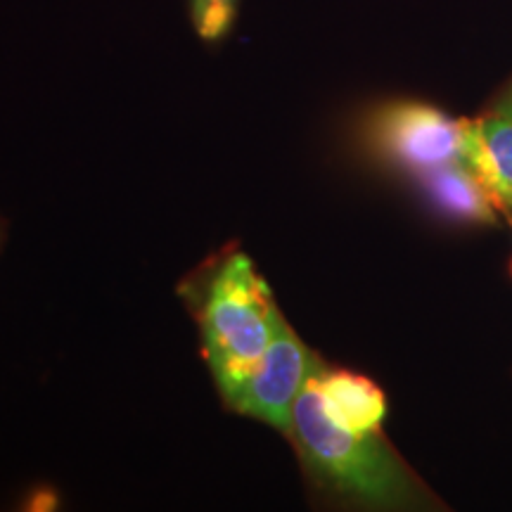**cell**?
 Listing matches in <instances>:
<instances>
[{"label": "cell", "instance_id": "cell-1", "mask_svg": "<svg viewBox=\"0 0 512 512\" xmlns=\"http://www.w3.org/2000/svg\"><path fill=\"white\" fill-rule=\"evenodd\" d=\"M294 403L290 437L320 489L368 510H434L437 498L403 463L382 432L356 434L332 422L320 403L316 370Z\"/></svg>", "mask_w": 512, "mask_h": 512}, {"label": "cell", "instance_id": "cell-2", "mask_svg": "<svg viewBox=\"0 0 512 512\" xmlns=\"http://www.w3.org/2000/svg\"><path fill=\"white\" fill-rule=\"evenodd\" d=\"M190 297L200 323L202 356L226 401L252 373L285 318L245 252L216 259Z\"/></svg>", "mask_w": 512, "mask_h": 512}, {"label": "cell", "instance_id": "cell-3", "mask_svg": "<svg viewBox=\"0 0 512 512\" xmlns=\"http://www.w3.org/2000/svg\"><path fill=\"white\" fill-rule=\"evenodd\" d=\"M368 138L377 155L413 176L463 162V119L430 102H387L370 117Z\"/></svg>", "mask_w": 512, "mask_h": 512}, {"label": "cell", "instance_id": "cell-4", "mask_svg": "<svg viewBox=\"0 0 512 512\" xmlns=\"http://www.w3.org/2000/svg\"><path fill=\"white\" fill-rule=\"evenodd\" d=\"M320 358L283 320L264 356L226 399L230 411L261 420L290 437L294 403Z\"/></svg>", "mask_w": 512, "mask_h": 512}, {"label": "cell", "instance_id": "cell-5", "mask_svg": "<svg viewBox=\"0 0 512 512\" xmlns=\"http://www.w3.org/2000/svg\"><path fill=\"white\" fill-rule=\"evenodd\" d=\"M463 164L494 195L498 209L512 211V114L496 107L463 119Z\"/></svg>", "mask_w": 512, "mask_h": 512}, {"label": "cell", "instance_id": "cell-6", "mask_svg": "<svg viewBox=\"0 0 512 512\" xmlns=\"http://www.w3.org/2000/svg\"><path fill=\"white\" fill-rule=\"evenodd\" d=\"M316 384L323 411L335 425L356 434L380 432L387 415V396L373 380L354 370L325 368L320 361Z\"/></svg>", "mask_w": 512, "mask_h": 512}, {"label": "cell", "instance_id": "cell-7", "mask_svg": "<svg viewBox=\"0 0 512 512\" xmlns=\"http://www.w3.org/2000/svg\"><path fill=\"white\" fill-rule=\"evenodd\" d=\"M425 200L448 221L494 226L501 209L486 185L463 162H453L418 176Z\"/></svg>", "mask_w": 512, "mask_h": 512}, {"label": "cell", "instance_id": "cell-8", "mask_svg": "<svg viewBox=\"0 0 512 512\" xmlns=\"http://www.w3.org/2000/svg\"><path fill=\"white\" fill-rule=\"evenodd\" d=\"M242 0H188L190 22L207 46H221L238 24Z\"/></svg>", "mask_w": 512, "mask_h": 512}, {"label": "cell", "instance_id": "cell-9", "mask_svg": "<svg viewBox=\"0 0 512 512\" xmlns=\"http://www.w3.org/2000/svg\"><path fill=\"white\" fill-rule=\"evenodd\" d=\"M31 510H53L55 508V496L50 494L48 489L43 491H36V494H31Z\"/></svg>", "mask_w": 512, "mask_h": 512}, {"label": "cell", "instance_id": "cell-10", "mask_svg": "<svg viewBox=\"0 0 512 512\" xmlns=\"http://www.w3.org/2000/svg\"><path fill=\"white\" fill-rule=\"evenodd\" d=\"M496 107H501V110H505V112H510V114H512V88H510L508 93H505V98H503L501 102H498Z\"/></svg>", "mask_w": 512, "mask_h": 512}, {"label": "cell", "instance_id": "cell-11", "mask_svg": "<svg viewBox=\"0 0 512 512\" xmlns=\"http://www.w3.org/2000/svg\"><path fill=\"white\" fill-rule=\"evenodd\" d=\"M3 238H5V230H3V223H0V245H3Z\"/></svg>", "mask_w": 512, "mask_h": 512}, {"label": "cell", "instance_id": "cell-12", "mask_svg": "<svg viewBox=\"0 0 512 512\" xmlns=\"http://www.w3.org/2000/svg\"><path fill=\"white\" fill-rule=\"evenodd\" d=\"M505 214H508V221L512 223V211H505ZM510 271H512V264H510Z\"/></svg>", "mask_w": 512, "mask_h": 512}]
</instances>
